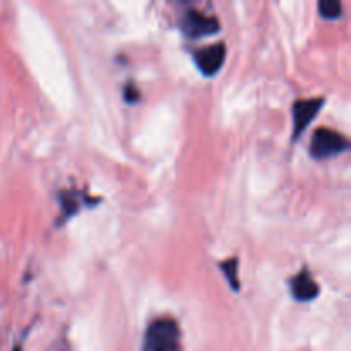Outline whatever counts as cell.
Returning <instances> with one entry per match:
<instances>
[{
	"instance_id": "3957f363",
	"label": "cell",
	"mask_w": 351,
	"mask_h": 351,
	"mask_svg": "<svg viewBox=\"0 0 351 351\" xmlns=\"http://www.w3.org/2000/svg\"><path fill=\"white\" fill-rule=\"evenodd\" d=\"M182 33L191 40H201V38L213 36L219 33V21L218 17L208 16L202 10L189 9L185 10L180 19Z\"/></svg>"
},
{
	"instance_id": "52a82bcc",
	"label": "cell",
	"mask_w": 351,
	"mask_h": 351,
	"mask_svg": "<svg viewBox=\"0 0 351 351\" xmlns=\"http://www.w3.org/2000/svg\"><path fill=\"white\" fill-rule=\"evenodd\" d=\"M81 204L82 202H81V195H79V192L75 194V192L72 191H65L60 194V206H62V213H64L65 219L74 216L75 213L81 209Z\"/></svg>"
},
{
	"instance_id": "277c9868",
	"label": "cell",
	"mask_w": 351,
	"mask_h": 351,
	"mask_svg": "<svg viewBox=\"0 0 351 351\" xmlns=\"http://www.w3.org/2000/svg\"><path fill=\"white\" fill-rule=\"evenodd\" d=\"M226 60V47L223 43L209 45L194 51V62L197 65L199 72L206 77H213L221 71L223 64Z\"/></svg>"
},
{
	"instance_id": "8992f818",
	"label": "cell",
	"mask_w": 351,
	"mask_h": 351,
	"mask_svg": "<svg viewBox=\"0 0 351 351\" xmlns=\"http://www.w3.org/2000/svg\"><path fill=\"white\" fill-rule=\"evenodd\" d=\"M290 290L297 302H312L321 295V287L308 271H302L290 281Z\"/></svg>"
},
{
	"instance_id": "6da1fadb",
	"label": "cell",
	"mask_w": 351,
	"mask_h": 351,
	"mask_svg": "<svg viewBox=\"0 0 351 351\" xmlns=\"http://www.w3.org/2000/svg\"><path fill=\"white\" fill-rule=\"evenodd\" d=\"M143 351H182L180 329L170 317H161L151 322L146 329Z\"/></svg>"
},
{
	"instance_id": "7a4b0ae2",
	"label": "cell",
	"mask_w": 351,
	"mask_h": 351,
	"mask_svg": "<svg viewBox=\"0 0 351 351\" xmlns=\"http://www.w3.org/2000/svg\"><path fill=\"white\" fill-rule=\"evenodd\" d=\"M308 149H311V156L314 160L322 161L348 151L350 143L343 134L328 129V127H321L312 136V143Z\"/></svg>"
},
{
	"instance_id": "5b68a950",
	"label": "cell",
	"mask_w": 351,
	"mask_h": 351,
	"mask_svg": "<svg viewBox=\"0 0 351 351\" xmlns=\"http://www.w3.org/2000/svg\"><path fill=\"white\" fill-rule=\"evenodd\" d=\"M324 98H311V99H298L293 103V141H297L302 134L307 130L312 120L319 115Z\"/></svg>"
},
{
	"instance_id": "ba28073f",
	"label": "cell",
	"mask_w": 351,
	"mask_h": 351,
	"mask_svg": "<svg viewBox=\"0 0 351 351\" xmlns=\"http://www.w3.org/2000/svg\"><path fill=\"white\" fill-rule=\"evenodd\" d=\"M219 267H221L223 274H225L226 281L230 283V287H232L233 291H239L240 290V281H239V276H237V273H239V261L233 257V259H226L223 261L221 264H219Z\"/></svg>"
},
{
	"instance_id": "9c48e42d",
	"label": "cell",
	"mask_w": 351,
	"mask_h": 351,
	"mask_svg": "<svg viewBox=\"0 0 351 351\" xmlns=\"http://www.w3.org/2000/svg\"><path fill=\"white\" fill-rule=\"evenodd\" d=\"M317 7H319V14H321L324 19L335 21L341 17L343 7H341V2H338V0H321Z\"/></svg>"
},
{
	"instance_id": "30bf717a",
	"label": "cell",
	"mask_w": 351,
	"mask_h": 351,
	"mask_svg": "<svg viewBox=\"0 0 351 351\" xmlns=\"http://www.w3.org/2000/svg\"><path fill=\"white\" fill-rule=\"evenodd\" d=\"M123 95H125V99L129 103H136L137 99H139V91H137V88L134 84H129L125 88V93H123Z\"/></svg>"
}]
</instances>
